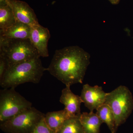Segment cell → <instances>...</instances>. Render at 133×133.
Returning a JSON list of instances; mask_svg holds the SVG:
<instances>
[{
    "mask_svg": "<svg viewBox=\"0 0 133 133\" xmlns=\"http://www.w3.org/2000/svg\"><path fill=\"white\" fill-rule=\"evenodd\" d=\"M90 56L78 46L66 47L55 51L47 71L65 85L83 83Z\"/></svg>",
    "mask_w": 133,
    "mask_h": 133,
    "instance_id": "obj_1",
    "label": "cell"
},
{
    "mask_svg": "<svg viewBox=\"0 0 133 133\" xmlns=\"http://www.w3.org/2000/svg\"><path fill=\"white\" fill-rule=\"evenodd\" d=\"M40 57L8 67L0 85L3 88H15L27 83L37 84L47 68L43 66Z\"/></svg>",
    "mask_w": 133,
    "mask_h": 133,
    "instance_id": "obj_2",
    "label": "cell"
},
{
    "mask_svg": "<svg viewBox=\"0 0 133 133\" xmlns=\"http://www.w3.org/2000/svg\"><path fill=\"white\" fill-rule=\"evenodd\" d=\"M0 56L6 60L8 67L40 57L29 38L9 40L2 37Z\"/></svg>",
    "mask_w": 133,
    "mask_h": 133,
    "instance_id": "obj_3",
    "label": "cell"
},
{
    "mask_svg": "<svg viewBox=\"0 0 133 133\" xmlns=\"http://www.w3.org/2000/svg\"><path fill=\"white\" fill-rule=\"evenodd\" d=\"M105 104L111 108L115 119L116 133L120 126L127 120L133 110V97L129 88L120 85L111 92L107 93Z\"/></svg>",
    "mask_w": 133,
    "mask_h": 133,
    "instance_id": "obj_4",
    "label": "cell"
},
{
    "mask_svg": "<svg viewBox=\"0 0 133 133\" xmlns=\"http://www.w3.org/2000/svg\"><path fill=\"white\" fill-rule=\"evenodd\" d=\"M44 115V114L32 107L1 122L0 128L5 133H31Z\"/></svg>",
    "mask_w": 133,
    "mask_h": 133,
    "instance_id": "obj_5",
    "label": "cell"
},
{
    "mask_svg": "<svg viewBox=\"0 0 133 133\" xmlns=\"http://www.w3.org/2000/svg\"><path fill=\"white\" fill-rule=\"evenodd\" d=\"M32 107V103L16 91L14 88L0 91V122L9 119Z\"/></svg>",
    "mask_w": 133,
    "mask_h": 133,
    "instance_id": "obj_6",
    "label": "cell"
},
{
    "mask_svg": "<svg viewBox=\"0 0 133 133\" xmlns=\"http://www.w3.org/2000/svg\"><path fill=\"white\" fill-rule=\"evenodd\" d=\"M107 95L102 87L86 84L83 86L80 96L86 107L90 112H94L105 104Z\"/></svg>",
    "mask_w": 133,
    "mask_h": 133,
    "instance_id": "obj_7",
    "label": "cell"
},
{
    "mask_svg": "<svg viewBox=\"0 0 133 133\" xmlns=\"http://www.w3.org/2000/svg\"><path fill=\"white\" fill-rule=\"evenodd\" d=\"M7 2L12 9L17 21L30 27L39 24L34 10L28 3L18 0H7Z\"/></svg>",
    "mask_w": 133,
    "mask_h": 133,
    "instance_id": "obj_8",
    "label": "cell"
},
{
    "mask_svg": "<svg viewBox=\"0 0 133 133\" xmlns=\"http://www.w3.org/2000/svg\"><path fill=\"white\" fill-rule=\"evenodd\" d=\"M50 36L48 28L40 24L31 27L29 39L40 57L49 56L48 43Z\"/></svg>",
    "mask_w": 133,
    "mask_h": 133,
    "instance_id": "obj_9",
    "label": "cell"
},
{
    "mask_svg": "<svg viewBox=\"0 0 133 133\" xmlns=\"http://www.w3.org/2000/svg\"><path fill=\"white\" fill-rule=\"evenodd\" d=\"M59 101L64 105V109L70 117H80L81 104L83 103L80 96L74 94L70 89V86L66 85L62 91Z\"/></svg>",
    "mask_w": 133,
    "mask_h": 133,
    "instance_id": "obj_10",
    "label": "cell"
},
{
    "mask_svg": "<svg viewBox=\"0 0 133 133\" xmlns=\"http://www.w3.org/2000/svg\"><path fill=\"white\" fill-rule=\"evenodd\" d=\"M31 27L17 21L12 26L5 30H0V37L9 39H29Z\"/></svg>",
    "mask_w": 133,
    "mask_h": 133,
    "instance_id": "obj_11",
    "label": "cell"
},
{
    "mask_svg": "<svg viewBox=\"0 0 133 133\" xmlns=\"http://www.w3.org/2000/svg\"><path fill=\"white\" fill-rule=\"evenodd\" d=\"M79 119L85 133H100L101 126L103 123L96 113L84 112Z\"/></svg>",
    "mask_w": 133,
    "mask_h": 133,
    "instance_id": "obj_12",
    "label": "cell"
},
{
    "mask_svg": "<svg viewBox=\"0 0 133 133\" xmlns=\"http://www.w3.org/2000/svg\"><path fill=\"white\" fill-rule=\"evenodd\" d=\"M71 118L67 111L63 109L57 111L48 112L45 114V123L55 133H57L67 119Z\"/></svg>",
    "mask_w": 133,
    "mask_h": 133,
    "instance_id": "obj_13",
    "label": "cell"
},
{
    "mask_svg": "<svg viewBox=\"0 0 133 133\" xmlns=\"http://www.w3.org/2000/svg\"><path fill=\"white\" fill-rule=\"evenodd\" d=\"M97 115L103 123H105L111 133H116L115 131V119L114 114L108 105L104 104L96 110Z\"/></svg>",
    "mask_w": 133,
    "mask_h": 133,
    "instance_id": "obj_14",
    "label": "cell"
},
{
    "mask_svg": "<svg viewBox=\"0 0 133 133\" xmlns=\"http://www.w3.org/2000/svg\"><path fill=\"white\" fill-rule=\"evenodd\" d=\"M17 22L12 9L9 4L0 5V30H5Z\"/></svg>",
    "mask_w": 133,
    "mask_h": 133,
    "instance_id": "obj_15",
    "label": "cell"
},
{
    "mask_svg": "<svg viewBox=\"0 0 133 133\" xmlns=\"http://www.w3.org/2000/svg\"><path fill=\"white\" fill-rule=\"evenodd\" d=\"M79 117H71L67 119L57 133H85Z\"/></svg>",
    "mask_w": 133,
    "mask_h": 133,
    "instance_id": "obj_16",
    "label": "cell"
},
{
    "mask_svg": "<svg viewBox=\"0 0 133 133\" xmlns=\"http://www.w3.org/2000/svg\"><path fill=\"white\" fill-rule=\"evenodd\" d=\"M31 133H55L48 127L44 121V118L39 122Z\"/></svg>",
    "mask_w": 133,
    "mask_h": 133,
    "instance_id": "obj_17",
    "label": "cell"
},
{
    "mask_svg": "<svg viewBox=\"0 0 133 133\" xmlns=\"http://www.w3.org/2000/svg\"><path fill=\"white\" fill-rule=\"evenodd\" d=\"M7 68L8 64L6 61L5 58L0 56V80L2 78Z\"/></svg>",
    "mask_w": 133,
    "mask_h": 133,
    "instance_id": "obj_18",
    "label": "cell"
},
{
    "mask_svg": "<svg viewBox=\"0 0 133 133\" xmlns=\"http://www.w3.org/2000/svg\"><path fill=\"white\" fill-rule=\"evenodd\" d=\"M109 1L113 5H116L119 2L120 0H109Z\"/></svg>",
    "mask_w": 133,
    "mask_h": 133,
    "instance_id": "obj_19",
    "label": "cell"
},
{
    "mask_svg": "<svg viewBox=\"0 0 133 133\" xmlns=\"http://www.w3.org/2000/svg\"><path fill=\"white\" fill-rule=\"evenodd\" d=\"M7 4V0H0V5H6Z\"/></svg>",
    "mask_w": 133,
    "mask_h": 133,
    "instance_id": "obj_20",
    "label": "cell"
}]
</instances>
